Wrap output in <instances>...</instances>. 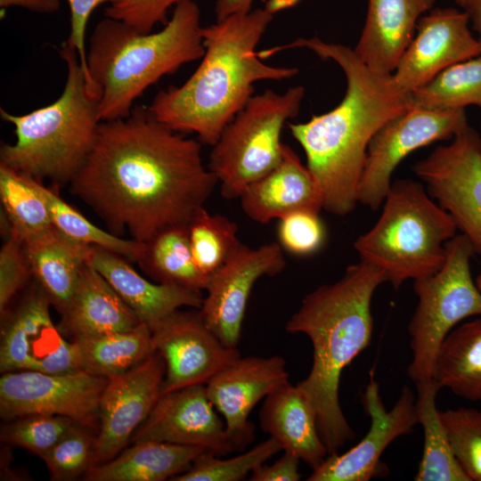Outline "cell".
<instances>
[{
  "label": "cell",
  "instance_id": "5",
  "mask_svg": "<svg viewBox=\"0 0 481 481\" xmlns=\"http://www.w3.org/2000/svg\"><path fill=\"white\" fill-rule=\"evenodd\" d=\"M200 11L194 0L175 6L158 32L140 33L126 24L103 18L86 48V66L99 96L101 121L126 118L134 102L161 77L205 53Z\"/></svg>",
  "mask_w": 481,
  "mask_h": 481
},
{
  "label": "cell",
  "instance_id": "27",
  "mask_svg": "<svg viewBox=\"0 0 481 481\" xmlns=\"http://www.w3.org/2000/svg\"><path fill=\"white\" fill-rule=\"evenodd\" d=\"M198 446L143 441L133 443L110 461L91 468L89 481H162L184 471L200 454Z\"/></svg>",
  "mask_w": 481,
  "mask_h": 481
},
{
  "label": "cell",
  "instance_id": "7",
  "mask_svg": "<svg viewBox=\"0 0 481 481\" xmlns=\"http://www.w3.org/2000/svg\"><path fill=\"white\" fill-rule=\"evenodd\" d=\"M382 205L376 224L354 243L360 260L381 269L395 289L436 273L458 230L449 213L410 179L392 183Z\"/></svg>",
  "mask_w": 481,
  "mask_h": 481
},
{
  "label": "cell",
  "instance_id": "46",
  "mask_svg": "<svg viewBox=\"0 0 481 481\" xmlns=\"http://www.w3.org/2000/svg\"><path fill=\"white\" fill-rule=\"evenodd\" d=\"M255 0H216L215 12L216 20H222L226 17L240 12H248L252 10ZM266 2L267 0H262Z\"/></svg>",
  "mask_w": 481,
  "mask_h": 481
},
{
  "label": "cell",
  "instance_id": "50",
  "mask_svg": "<svg viewBox=\"0 0 481 481\" xmlns=\"http://www.w3.org/2000/svg\"><path fill=\"white\" fill-rule=\"evenodd\" d=\"M476 283L478 289L481 290V273L477 277Z\"/></svg>",
  "mask_w": 481,
  "mask_h": 481
},
{
  "label": "cell",
  "instance_id": "14",
  "mask_svg": "<svg viewBox=\"0 0 481 481\" xmlns=\"http://www.w3.org/2000/svg\"><path fill=\"white\" fill-rule=\"evenodd\" d=\"M286 266L279 242L257 248L240 243L226 263L210 276L201 307L206 325L227 346L237 347L249 298L256 281Z\"/></svg>",
  "mask_w": 481,
  "mask_h": 481
},
{
  "label": "cell",
  "instance_id": "23",
  "mask_svg": "<svg viewBox=\"0 0 481 481\" xmlns=\"http://www.w3.org/2000/svg\"><path fill=\"white\" fill-rule=\"evenodd\" d=\"M436 0H369L355 52L372 70L393 74L412 42L419 20Z\"/></svg>",
  "mask_w": 481,
  "mask_h": 481
},
{
  "label": "cell",
  "instance_id": "18",
  "mask_svg": "<svg viewBox=\"0 0 481 481\" xmlns=\"http://www.w3.org/2000/svg\"><path fill=\"white\" fill-rule=\"evenodd\" d=\"M131 441L198 446L218 456L237 451L205 384L161 395Z\"/></svg>",
  "mask_w": 481,
  "mask_h": 481
},
{
  "label": "cell",
  "instance_id": "35",
  "mask_svg": "<svg viewBox=\"0 0 481 481\" xmlns=\"http://www.w3.org/2000/svg\"><path fill=\"white\" fill-rule=\"evenodd\" d=\"M190 247L199 270L210 277L240 245L237 224L219 214L200 208L187 224Z\"/></svg>",
  "mask_w": 481,
  "mask_h": 481
},
{
  "label": "cell",
  "instance_id": "36",
  "mask_svg": "<svg viewBox=\"0 0 481 481\" xmlns=\"http://www.w3.org/2000/svg\"><path fill=\"white\" fill-rule=\"evenodd\" d=\"M281 450L272 437L232 458L222 459L210 452L200 454L175 481H238Z\"/></svg>",
  "mask_w": 481,
  "mask_h": 481
},
{
  "label": "cell",
  "instance_id": "9",
  "mask_svg": "<svg viewBox=\"0 0 481 481\" xmlns=\"http://www.w3.org/2000/svg\"><path fill=\"white\" fill-rule=\"evenodd\" d=\"M444 248L441 268L413 284L418 304L408 326L412 359L407 372L416 383L433 378L439 348L452 328L466 318L481 316V290L470 270L476 254L471 242L456 234Z\"/></svg>",
  "mask_w": 481,
  "mask_h": 481
},
{
  "label": "cell",
  "instance_id": "45",
  "mask_svg": "<svg viewBox=\"0 0 481 481\" xmlns=\"http://www.w3.org/2000/svg\"><path fill=\"white\" fill-rule=\"evenodd\" d=\"M0 6H16L36 12L52 13L60 9L61 0H0Z\"/></svg>",
  "mask_w": 481,
  "mask_h": 481
},
{
  "label": "cell",
  "instance_id": "33",
  "mask_svg": "<svg viewBox=\"0 0 481 481\" xmlns=\"http://www.w3.org/2000/svg\"><path fill=\"white\" fill-rule=\"evenodd\" d=\"M29 178L49 207L53 225L65 236L86 246H96L115 252L132 263L140 260L144 243L133 239H123L99 228L62 200L57 189L53 190V187H47L43 182Z\"/></svg>",
  "mask_w": 481,
  "mask_h": 481
},
{
  "label": "cell",
  "instance_id": "11",
  "mask_svg": "<svg viewBox=\"0 0 481 481\" xmlns=\"http://www.w3.org/2000/svg\"><path fill=\"white\" fill-rule=\"evenodd\" d=\"M428 194L453 219L481 257V139L471 126L413 167Z\"/></svg>",
  "mask_w": 481,
  "mask_h": 481
},
{
  "label": "cell",
  "instance_id": "19",
  "mask_svg": "<svg viewBox=\"0 0 481 481\" xmlns=\"http://www.w3.org/2000/svg\"><path fill=\"white\" fill-rule=\"evenodd\" d=\"M371 426L364 437L344 453L330 454L308 477V481H369L377 474L379 458L398 436L409 434L419 423L416 398L408 387L387 411L379 395V387L371 373V380L362 397Z\"/></svg>",
  "mask_w": 481,
  "mask_h": 481
},
{
  "label": "cell",
  "instance_id": "24",
  "mask_svg": "<svg viewBox=\"0 0 481 481\" xmlns=\"http://www.w3.org/2000/svg\"><path fill=\"white\" fill-rule=\"evenodd\" d=\"M58 326L72 340L131 330L142 322L88 261Z\"/></svg>",
  "mask_w": 481,
  "mask_h": 481
},
{
  "label": "cell",
  "instance_id": "47",
  "mask_svg": "<svg viewBox=\"0 0 481 481\" xmlns=\"http://www.w3.org/2000/svg\"><path fill=\"white\" fill-rule=\"evenodd\" d=\"M469 19V22L481 43V0H469L463 9Z\"/></svg>",
  "mask_w": 481,
  "mask_h": 481
},
{
  "label": "cell",
  "instance_id": "26",
  "mask_svg": "<svg viewBox=\"0 0 481 481\" xmlns=\"http://www.w3.org/2000/svg\"><path fill=\"white\" fill-rule=\"evenodd\" d=\"M32 278L61 314L69 302L91 246L78 243L53 225L23 240Z\"/></svg>",
  "mask_w": 481,
  "mask_h": 481
},
{
  "label": "cell",
  "instance_id": "16",
  "mask_svg": "<svg viewBox=\"0 0 481 481\" xmlns=\"http://www.w3.org/2000/svg\"><path fill=\"white\" fill-rule=\"evenodd\" d=\"M165 363L155 351L144 361L108 379L99 412L94 466L116 457L150 415L161 395Z\"/></svg>",
  "mask_w": 481,
  "mask_h": 481
},
{
  "label": "cell",
  "instance_id": "25",
  "mask_svg": "<svg viewBox=\"0 0 481 481\" xmlns=\"http://www.w3.org/2000/svg\"><path fill=\"white\" fill-rule=\"evenodd\" d=\"M262 429L284 452L296 455L312 469L318 468L329 452L317 426L311 401L297 384L289 381L269 394L259 413Z\"/></svg>",
  "mask_w": 481,
  "mask_h": 481
},
{
  "label": "cell",
  "instance_id": "13",
  "mask_svg": "<svg viewBox=\"0 0 481 481\" xmlns=\"http://www.w3.org/2000/svg\"><path fill=\"white\" fill-rule=\"evenodd\" d=\"M107 382L82 370L4 372L0 379V415L5 421L37 413L59 415L94 428Z\"/></svg>",
  "mask_w": 481,
  "mask_h": 481
},
{
  "label": "cell",
  "instance_id": "37",
  "mask_svg": "<svg viewBox=\"0 0 481 481\" xmlns=\"http://www.w3.org/2000/svg\"><path fill=\"white\" fill-rule=\"evenodd\" d=\"M452 452L470 481H481V412L439 411Z\"/></svg>",
  "mask_w": 481,
  "mask_h": 481
},
{
  "label": "cell",
  "instance_id": "28",
  "mask_svg": "<svg viewBox=\"0 0 481 481\" xmlns=\"http://www.w3.org/2000/svg\"><path fill=\"white\" fill-rule=\"evenodd\" d=\"M433 379L461 397L481 400V316L449 332L439 348Z\"/></svg>",
  "mask_w": 481,
  "mask_h": 481
},
{
  "label": "cell",
  "instance_id": "30",
  "mask_svg": "<svg viewBox=\"0 0 481 481\" xmlns=\"http://www.w3.org/2000/svg\"><path fill=\"white\" fill-rule=\"evenodd\" d=\"M143 271L159 283L206 290L210 277L197 267L190 247L187 224L158 232L148 242L137 262Z\"/></svg>",
  "mask_w": 481,
  "mask_h": 481
},
{
  "label": "cell",
  "instance_id": "48",
  "mask_svg": "<svg viewBox=\"0 0 481 481\" xmlns=\"http://www.w3.org/2000/svg\"><path fill=\"white\" fill-rule=\"evenodd\" d=\"M300 0H267L265 9L271 14L291 8L299 3Z\"/></svg>",
  "mask_w": 481,
  "mask_h": 481
},
{
  "label": "cell",
  "instance_id": "8",
  "mask_svg": "<svg viewBox=\"0 0 481 481\" xmlns=\"http://www.w3.org/2000/svg\"><path fill=\"white\" fill-rule=\"evenodd\" d=\"M304 95L302 86L283 94L266 90L253 95L224 127L208 164L224 199L239 198L249 184L279 165L282 128L299 112Z\"/></svg>",
  "mask_w": 481,
  "mask_h": 481
},
{
  "label": "cell",
  "instance_id": "12",
  "mask_svg": "<svg viewBox=\"0 0 481 481\" xmlns=\"http://www.w3.org/2000/svg\"><path fill=\"white\" fill-rule=\"evenodd\" d=\"M49 298L34 282L18 304L1 315L0 370L65 373L80 371L77 347L51 315Z\"/></svg>",
  "mask_w": 481,
  "mask_h": 481
},
{
  "label": "cell",
  "instance_id": "31",
  "mask_svg": "<svg viewBox=\"0 0 481 481\" xmlns=\"http://www.w3.org/2000/svg\"><path fill=\"white\" fill-rule=\"evenodd\" d=\"M416 410L424 432V446L416 481H470L455 459L436 405L441 385L430 379L416 383Z\"/></svg>",
  "mask_w": 481,
  "mask_h": 481
},
{
  "label": "cell",
  "instance_id": "3",
  "mask_svg": "<svg viewBox=\"0 0 481 481\" xmlns=\"http://www.w3.org/2000/svg\"><path fill=\"white\" fill-rule=\"evenodd\" d=\"M264 9L232 14L202 28L201 62L181 86L160 90L148 109L168 128L195 133L213 146L224 127L253 96L260 80H283L296 68L274 67L256 48L273 20Z\"/></svg>",
  "mask_w": 481,
  "mask_h": 481
},
{
  "label": "cell",
  "instance_id": "2",
  "mask_svg": "<svg viewBox=\"0 0 481 481\" xmlns=\"http://www.w3.org/2000/svg\"><path fill=\"white\" fill-rule=\"evenodd\" d=\"M290 48H306L322 60L335 61L346 77L345 95L334 109L306 122L289 124L292 136L305 151L306 167L321 192L322 209L345 216L358 203L371 140L387 122L412 107L411 93L398 86L393 74L370 69L354 49L318 37L298 38L266 49V54Z\"/></svg>",
  "mask_w": 481,
  "mask_h": 481
},
{
  "label": "cell",
  "instance_id": "34",
  "mask_svg": "<svg viewBox=\"0 0 481 481\" xmlns=\"http://www.w3.org/2000/svg\"><path fill=\"white\" fill-rule=\"evenodd\" d=\"M2 211L22 240L53 226L49 207L29 176L0 164Z\"/></svg>",
  "mask_w": 481,
  "mask_h": 481
},
{
  "label": "cell",
  "instance_id": "51",
  "mask_svg": "<svg viewBox=\"0 0 481 481\" xmlns=\"http://www.w3.org/2000/svg\"><path fill=\"white\" fill-rule=\"evenodd\" d=\"M479 135H480V139H481V124H480V133H479Z\"/></svg>",
  "mask_w": 481,
  "mask_h": 481
},
{
  "label": "cell",
  "instance_id": "10",
  "mask_svg": "<svg viewBox=\"0 0 481 481\" xmlns=\"http://www.w3.org/2000/svg\"><path fill=\"white\" fill-rule=\"evenodd\" d=\"M468 126L464 110L416 107L387 122L369 143L358 187V203L378 209L389 191L394 171L404 158L435 142L452 140Z\"/></svg>",
  "mask_w": 481,
  "mask_h": 481
},
{
  "label": "cell",
  "instance_id": "20",
  "mask_svg": "<svg viewBox=\"0 0 481 481\" xmlns=\"http://www.w3.org/2000/svg\"><path fill=\"white\" fill-rule=\"evenodd\" d=\"M288 381L281 356H240L206 384L208 395L223 416L237 451L246 448L255 437L249 421L252 409Z\"/></svg>",
  "mask_w": 481,
  "mask_h": 481
},
{
  "label": "cell",
  "instance_id": "21",
  "mask_svg": "<svg viewBox=\"0 0 481 481\" xmlns=\"http://www.w3.org/2000/svg\"><path fill=\"white\" fill-rule=\"evenodd\" d=\"M89 261L150 329L181 307L200 309L202 306L201 291L153 283L140 275L131 265V261L115 252L91 246Z\"/></svg>",
  "mask_w": 481,
  "mask_h": 481
},
{
  "label": "cell",
  "instance_id": "43",
  "mask_svg": "<svg viewBox=\"0 0 481 481\" xmlns=\"http://www.w3.org/2000/svg\"><path fill=\"white\" fill-rule=\"evenodd\" d=\"M118 0H68L70 10V32L67 45L76 50L86 74L89 92L98 97L89 77L86 66V31L88 20L96 7L103 3L110 4Z\"/></svg>",
  "mask_w": 481,
  "mask_h": 481
},
{
  "label": "cell",
  "instance_id": "29",
  "mask_svg": "<svg viewBox=\"0 0 481 481\" xmlns=\"http://www.w3.org/2000/svg\"><path fill=\"white\" fill-rule=\"evenodd\" d=\"M74 341L80 370L105 379L127 371L155 353L151 330L143 322L131 330Z\"/></svg>",
  "mask_w": 481,
  "mask_h": 481
},
{
  "label": "cell",
  "instance_id": "38",
  "mask_svg": "<svg viewBox=\"0 0 481 481\" xmlns=\"http://www.w3.org/2000/svg\"><path fill=\"white\" fill-rule=\"evenodd\" d=\"M76 423L59 415H25L9 420L2 428L1 440L6 444L25 448L42 458Z\"/></svg>",
  "mask_w": 481,
  "mask_h": 481
},
{
  "label": "cell",
  "instance_id": "42",
  "mask_svg": "<svg viewBox=\"0 0 481 481\" xmlns=\"http://www.w3.org/2000/svg\"><path fill=\"white\" fill-rule=\"evenodd\" d=\"M183 1L185 0H118L105 8L104 16L148 34L157 24L166 25L168 9Z\"/></svg>",
  "mask_w": 481,
  "mask_h": 481
},
{
  "label": "cell",
  "instance_id": "6",
  "mask_svg": "<svg viewBox=\"0 0 481 481\" xmlns=\"http://www.w3.org/2000/svg\"><path fill=\"white\" fill-rule=\"evenodd\" d=\"M67 66L61 94L47 106L23 115L3 108V120L14 126L16 140L0 149V164L54 189L70 183L90 154L101 123L99 99L91 94L75 49H59Z\"/></svg>",
  "mask_w": 481,
  "mask_h": 481
},
{
  "label": "cell",
  "instance_id": "40",
  "mask_svg": "<svg viewBox=\"0 0 481 481\" xmlns=\"http://www.w3.org/2000/svg\"><path fill=\"white\" fill-rule=\"evenodd\" d=\"M279 243L287 252L295 256H309L323 245L326 231L319 213L300 210L279 219Z\"/></svg>",
  "mask_w": 481,
  "mask_h": 481
},
{
  "label": "cell",
  "instance_id": "32",
  "mask_svg": "<svg viewBox=\"0 0 481 481\" xmlns=\"http://www.w3.org/2000/svg\"><path fill=\"white\" fill-rule=\"evenodd\" d=\"M412 107L434 110L481 108V55L455 63L411 92Z\"/></svg>",
  "mask_w": 481,
  "mask_h": 481
},
{
  "label": "cell",
  "instance_id": "17",
  "mask_svg": "<svg viewBox=\"0 0 481 481\" xmlns=\"http://www.w3.org/2000/svg\"><path fill=\"white\" fill-rule=\"evenodd\" d=\"M469 25L464 10L434 8L424 14L393 73L398 86L411 93L448 67L481 55Z\"/></svg>",
  "mask_w": 481,
  "mask_h": 481
},
{
  "label": "cell",
  "instance_id": "44",
  "mask_svg": "<svg viewBox=\"0 0 481 481\" xmlns=\"http://www.w3.org/2000/svg\"><path fill=\"white\" fill-rule=\"evenodd\" d=\"M299 459L288 452L272 465L262 464L255 469L250 475L252 481H298Z\"/></svg>",
  "mask_w": 481,
  "mask_h": 481
},
{
  "label": "cell",
  "instance_id": "4",
  "mask_svg": "<svg viewBox=\"0 0 481 481\" xmlns=\"http://www.w3.org/2000/svg\"><path fill=\"white\" fill-rule=\"evenodd\" d=\"M387 281L381 269L360 260L336 282L306 295L286 323L288 332L304 333L313 345L312 368L298 385L314 407L329 455L355 437L340 407L339 380L342 371L371 344L372 296Z\"/></svg>",
  "mask_w": 481,
  "mask_h": 481
},
{
  "label": "cell",
  "instance_id": "41",
  "mask_svg": "<svg viewBox=\"0 0 481 481\" xmlns=\"http://www.w3.org/2000/svg\"><path fill=\"white\" fill-rule=\"evenodd\" d=\"M32 278L23 240L11 233L0 250V313L10 306L17 293Z\"/></svg>",
  "mask_w": 481,
  "mask_h": 481
},
{
  "label": "cell",
  "instance_id": "1",
  "mask_svg": "<svg viewBox=\"0 0 481 481\" xmlns=\"http://www.w3.org/2000/svg\"><path fill=\"white\" fill-rule=\"evenodd\" d=\"M218 181L200 143L161 122L148 107L101 121L94 147L70 182L109 232L146 243L165 228L188 224Z\"/></svg>",
  "mask_w": 481,
  "mask_h": 481
},
{
  "label": "cell",
  "instance_id": "22",
  "mask_svg": "<svg viewBox=\"0 0 481 481\" xmlns=\"http://www.w3.org/2000/svg\"><path fill=\"white\" fill-rule=\"evenodd\" d=\"M239 199L245 215L260 224L296 211L320 213L322 209L321 192L314 176L292 148L284 143L279 165L249 184Z\"/></svg>",
  "mask_w": 481,
  "mask_h": 481
},
{
  "label": "cell",
  "instance_id": "15",
  "mask_svg": "<svg viewBox=\"0 0 481 481\" xmlns=\"http://www.w3.org/2000/svg\"><path fill=\"white\" fill-rule=\"evenodd\" d=\"M151 330L153 346L165 363L161 395L207 384L240 356L206 325L199 311L175 312Z\"/></svg>",
  "mask_w": 481,
  "mask_h": 481
},
{
  "label": "cell",
  "instance_id": "39",
  "mask_svg": "<svg viewBox=\"0 0 481 481\" xmlns=\"http://www.w3.org/2000/svg\"><path fill=\"white\" fill-rule=\"evenodd\" d=\"M96 436L90 428L76 423L41 458L52 480H72L94 467Z\"/></svg>",
  "mask_w": 481,
  "mask_h": 481
},
{
  "label": "cell",
  "instance_id": "49",
  "mask_svg": "<svg viewBox=\"0 0 481 481\" xmlns=\"http://www.w3.org/2000/svg\"><path fill=\"white\" fill-rule=\"evenodd\" d=\"M454 1L456 2L458 5H460L461 7L464 9L469 0H454Z\"/></svg>",
  "mask_w": 481,
  "mask_h": 481
}]
</instances>
